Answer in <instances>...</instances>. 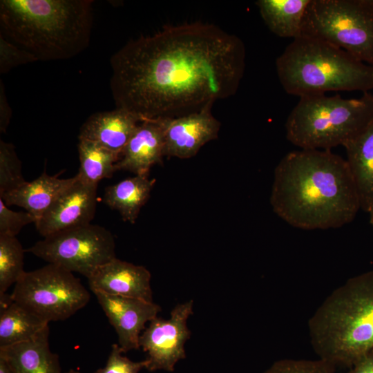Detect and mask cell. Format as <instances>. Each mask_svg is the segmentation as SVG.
Listing matches in <instances>:
<instances>
[{"mask_svg":"<svg viewBox=\"0 0 373 373\" xmlns=\"http://www.w3.org/2000/svg\"><path fill=\"white\" fill-rule=\"evenodd\" d=\"M245 58L243 41L216 25L166 26L113 55L112 96L141 122L188 115L235 95Z\"/></svg>","mask_w":373,"mask_h":373,"instance_id":"6da1fadb","label":"cell"},{"mask_svg":"<svg viewBox=\"0 0 373 373\" xmlns=\"http://www.w3.org/2000/svg\"><path fill=\"white\" fill-rule=\"evenodd\" d=\"M270 204L279 218L305 230L341 227L361 209L346 160L331 150L286 154L274 169Z\"/></svg>","mask_w":373,"mask_h":373,"instance_id":"7a4b0ae2","label":"cell"},{"mask_svg":"<svg viewBox=\"0 0 373 373\" xmlns=\"http://www.w3.org/2000/svg\"><path fill=\"white\" fill-rule=\"evenodd\" d=\"M92 0H1L3 35L39 60L73 58L88 46Z\"/></svg>","mask_w":373,"mask_h":373,"instance_id":"3957f363","label":"cell"},{"mask_svg":"<svg viewBox=\"0 0 373 373\" xmlns=\"http://www.w3.org/2000/svg\"><path fill=\"white\" fill-rule=\"evenodd\" d=\"M318 358L334 366L352 367L373 350V270L335 289L308 321Z\"/></svg>","mask_w":373,"mask_h":373,"instance_id":"277c9868","label":"cell"},{"mask_svg":"<svg viewBox=\"0 0 373 373\" xmlns=\"http://www.w3.org/2000/svg\"><path fill=\"white\" fill-rule=\"evenodd\" d=\"M285 91L298 96L373 89V66L321 39L301 35L276 60Z\"/></svg>","mask_w":373,"mask_h":373,"instance_id":"5b68a950","label":"cell"},{"mask_svg":"<svg viewBox=\"0 0 373 373\" xmlns=\"http://www.w3.org/2000/svg\"><path fill=\"white\" fill-rule=\"evenodd\" d=\"M373 119V95L305 96L289 114L286 137L301 149L331 150L358 135Z\"/></svg>","mask_w":373,"mask_h":373,"instance_id":"8992f818","label":"cell"},{"mask_svg":"<svg viewBox=\"0 0 373 373\" xmlns=\"http://www.w3.org/2000/svg\"><path fill=\"white\" fill-rule=\"evenodd\" d=\"M302 35L326 41L373 66V9L365 0H310Z\"/></svg>","mask_w":373,"mask_h":373,"instance_id":"52a82bcc","label":"cell"},{"mask_svg":"<svg viewBox=\"0 0 373 373\" xmlns=\"http://www.w3.org/2000/svg\"><path fill=\"white\" fill-rule=\"evenodd\" d=\"M10 296L48 323L68 318L90 300L88 291L73 272L50 263L25 271Z\"/></svg>","mask_w":373,"mask_h":373,"instance_id":"ba28073f","label":"cell"},{"mask_svg":"<svg viewBox=\"0 0 373 373\" xmlns=\"http://www.w3.org/2000/svg\"><path fill=\"white\" fill-rule=\"evenodd\" d=\"M26 251L87 278L115 256L113 234L91 223L44 238Z\"/></svg>","mask_w":373,"mask_h":373,"instance_id":"9c48e42d","label":"cell"},{"mask_svg":"<svg viewBox=\"0 0 373 373\" xmlns=\"http://www.w3.org/2000/svg\"><path fill=\"white\" fill-rule=\"evenodd\" d=\"M193 314V300L178 304L169 319L156 317L140 336V347L147 353L150 372H173L176 363L186 358L184 345L191 337L187 320Z\"/></svg>","mask_w":373,"mask_h":373,"instance_id":"30bf717a","label":"cell"},{"mask_svg":"<svg viewBox=\"0 0 373 373\" xmlns=\"http://www.w3.org/2000/svg\"><path fill=\"white\" fill-rule=\"evenodd\" d=\"M212 106L174 118L160 119L164 129V155L180 159L195 156L207 143L218 138L220 122Z\"/></svg>","mask_w":373,"mask_h":373,"instance_id":"8fae6325","label":"cell"},{"mask_svg":"<svg viewBox=\"0 0 373 373\" xmlns=\"http://www.w3.org/2000/svg\"><path fill=\"white\" fill-rule=\"evenodd\" d=\"M97 184L75 182L66 189L35 224L44 237L90 224L97 207Z\"/></svg>","mask_w":373,"mask_h":373,"instance_id":"7c38bea8","label":"cell"},{"mask_svg":"<svg viewBox=\"0 0 373 373\" xmlns=\"http://www.w3.org/2000/svg\"><path fill=\"white\" fill-rule=\"evenodd\" d=\"M117 334L124 353L140 348V336L145 325L157 316L160 305L153 302L99 291L93 293Z\"/></svg>","mask_w":373,"mask_h":373,"instance_id":"4fadbf2b","label":"cell"},{"mask_svg":"<svg viewBox=\"0 0 373 373\" xmlns=\"http://www.w3.org/2000/svg\"><path fill=\"white\" fill-rule=\"evenodd\" d=\"M150 271L142 265L117 258L99 267L88 277L90 289L115 296L153 302Z\"/></svg>","mask_w":373,"mask_h":373,"instance_id":"5bb4252c","label":"cell"},{"mask_svg":"<svg viewBox=\"0 0 373 373\" xmlns=\"http://www.w3.org/2000/svg\"><path fill=\"white\" fill-rule=\"evenodd\" d=\"M164 135L160 119L142 121L124 146L116 171L124 170L135 175H149L151 168L162 162Z\"/></svg>","mask_w":373,"mask_h":373,"instance_id":"9a60e30c","label":"cell"},{"mask_svg":"<svg viewBox=\"0 0 373 373\" xmlns=\"http://www.w3.org/2000/svg\"><path fill=\"white\" fill-rule=\"evenodd\" d=\"M140 122L135 115L122 108L97 112L83 124L79 139L97 143L120 157Z\"/></svg>","mask_w":373,"mask_h":373,"instance_id":"2e32d148","label":"cell"},{"mask_svg":"<svg viewBox=\"0 0 373 373\" xmlns=\"http://www.w3.org/2000/svg\"><path fill=\"white\" fill-rule=\"evenodd\" d=\"M76 180L77 175L61 179L44 171L35 180L26 182L17 189L4 193L0 198L7 206L17 205L23 208L35 218L37 222Z\"/></svg>","mask_w":373,"mask_h":373,"instance_id":"e0dca14e","label":"cell"},{"mask_svg":"<svg viewBox=\"0 0 373 373\" xmlns=\"http://www.w3.org/2000/svg\"><path fill=\"white\" fill-rule=\"evenodd\" d=\"M49 327L27 341L0 347L15 373H61L59 356L49 346Z\"/></svg>","mask_w":373,"mask_h":373,"instance_id":"ac0fdd59","label":"cell"},{"mask_svg":"<svg viewBox=\"0 0 373 373\" xmlns=\"http://www.w3.org/2000/svg\"><path fill=\"white\" fill-rule=\"evenodd\" d=\"M343 147L361 209L370 214L373 212V119Z\"/></svg>","mask_w":373,"mask_h":373,"instance_id":"d6986e66","label":"cell"},{"mask_svg":"<svg viewBox=\"0 0 373 373\" xmlns=\"http://www.w3.org/2000/svg\"><path fill=\"white\" fill-rule=\"evenodd\" d=\"M48 325V322L15 302L10 294H0V347L30 340Z\"/></svg>","mask_w":373,"mask_h":373,"instance_id":"ffe728a7","label":"cell"},{"mask_svg":"<svg viewBox=\"0 0 373 373\" xmlns=\"http://www.w3.org/2000/svg\"><path fill=\"white\" fill-rule=\"evenodd\" d=\"M155 180L149 175H135L107 186L104 202L117 211L124 221L134 224L142 207L149 198Z\"/></svg>","mask_w":373,"mask_h":373,"instance_id":"44dd1931","label":"cell"},{"mask_svg":"<svg viewBox=\"0 0 373 373\" xmlns=\"http://www.w3.org/2000/svg\"><path fill=\"white\" fill-rule=\"evenodd\" d=\"M310 0H258L256 5L265 23L276 35L292 39L302 35Z\"/></svg>","mask_w":373,"mask_h":373,"instance_id":"7402d4cb","label":"cell"},{"mask_svg":"<svg viewBox=\"0 0 373 373\" xmlns=\"http://www.w3.org/2000/svg\"><path fill=\"white\" fill-rule=\"evenodd\" d=\"M79 179L86 183L97 184L113 175L119 156L93 141L79 139Z\"/></svg>","mask_w":373,"mask_h":373,"instance_id":"603a6c76","label":"cell"},{"mask_svg":"<svg viewBox=\"0 0 373 373\" xmlns=\"http://www.w3.org/2000/svg\"><path fill=\"white\" fill-rule=\"evenodd\" d=\"M25 251L16 237L0 235V294H5L24 274Z\"/></svg>","mask_w":373,"mask_h":373,"instance_id":"cb8c5ba5","label":"cell"},{"mask_svg":"<svg viewBox=\"0 0 373 373\" xmlns=\"http://www.w3.org/2000/svg\"><path fill=\"white\" fill-rule=\"evenodd\" d=\"M26 181L21 173V164L15 146L0 141V195L13 191Z\"/></svg>","mask_w":373,"mask_h":373,"instance_id":"d4e9b609","label":"cell"},{"mask_svg":"<svg viewBox=\"0 0 373 373\" xmlns=\"http://www.w3.org/2000/svg\"><path fill=\"white\" fill-rule=\"evenodd\" d=\"M335 369V366L321 358H285L275 361L263 373H334Z\"/></svg>","mask_w":373,"mask_h":373,"instance_id":"484cf974","label":"cell"},{"mask_svg":"<svg viewBox=\"0 0 373 373\" xmlns=\"http://www.w3.org/2000/svg\"><path fill=\"white\" fill-rule=\"evenodd\" d=\"M37 61V58L30 52L0 35V74H6L14 68Z\"/></svg>","mask_w":373,"mask_h":373,"instance_id":"4316f807","label":"cell"},{"mask_svg":"<svg viewBox=\"0 0 373 373\" xmlns=\"http://www.w3.org/2000/svg\"><path fill=\"white\" fill-rule=\"evenodd\" d=\"M35 222L32 214L11 210L0 198V235L16 237L24 226Z\"/></svg>","mask_w":373,"mask_h":373,"instance_id":"83f0119b","label":"cell"},{"mask_svg":"<svg viewBox=\"0 0 373 373\" xmlns=\"http://www.w3.org/2000/svg\"><path fill=\"white\" fill-rule=\"evenodd\" d=\"M123 353L117 343L113 344L105 366L94 373H138L142 369L146 368L147 358L135 362L123 356Z\"/></svg>","mask_w":373,"mask_h":373,"instance_id":"f1b7e54d","label":"cell"},{"mask_svg":"<svg viewBox=\"0 0 373 373\" xmlns=\"http://www.w3.org/2000/svg\"><path fill=\"white\" fill-rule=\"evenodd\" d=\"M12 110L6 96L2 80L0 81V131L5 133L10 124Z\"/></svg>","mask_w":373,"mask_h":373,"instance_id":"f546056e","label":"cell"},{"mask_svg":"<svg viewBox=\"0 0 373 373\" xmlns=\"http://www.w3.org/2000/svg\"><path fill=\"white\" fill-rule=\"evenodd\" d=\"M351 367L349 373H373V350L361 358Z\"/></svg>","mask_w":373,"mask_h":373,"instance_id":"4dcf8cb0","label":"cell"},{"mask_svg":"<svg viewBox=\"0 0 373 373\" xmlns=\"http://www.w3.org/2000/svg\"><path fill=\"white\" fill-rule=\"evenodd\" d=\"M0 373H15L6 359L0 355Z\"/></svg>","mask_w":373,"mask_h":373,"instance_id":"1f68e13d","label":"cell"},{"mask_svg":"<svg viewBox=\"0 0 373 373\" xmlns=\"http://www.w3.org/2000/svg\"><path fill=\"white\" fill-rule=\"evenodd\" d=\"M367 4L373 9V0H365Z\"/></svg>","mask_w":373,"mask_h":373,"instance_id":"d6a6232c","label":"cell"},{"mask_svg":"<svg viewBox=\"0 0 373 373\" xmlns=\"http://www.w3.org/2000/svg\"><path fill=\"white\" fill-rule=\"evenodd\" d=\"M65 373H81V372H79L77 371V370L71 369V370H70L66 372Z\"/></svg>","mask_w":373,"mask_h":373,"instance_id":"836d02e7","label":"cell"},{"mask_svg":"<svg viewBox=\"0 0 373 373\" xmlns=\"http://www.w3.org/2000/svg\"><path fill=\"white\" fill-rule=\"evenodd\" d=\"M370 224H372V226L373 227V212L372 213L370 214Z\"/></svg>","mask_w":373,"mask_h":373,"instance_id":"e575fe53","label":"cell"}]
</instances>
